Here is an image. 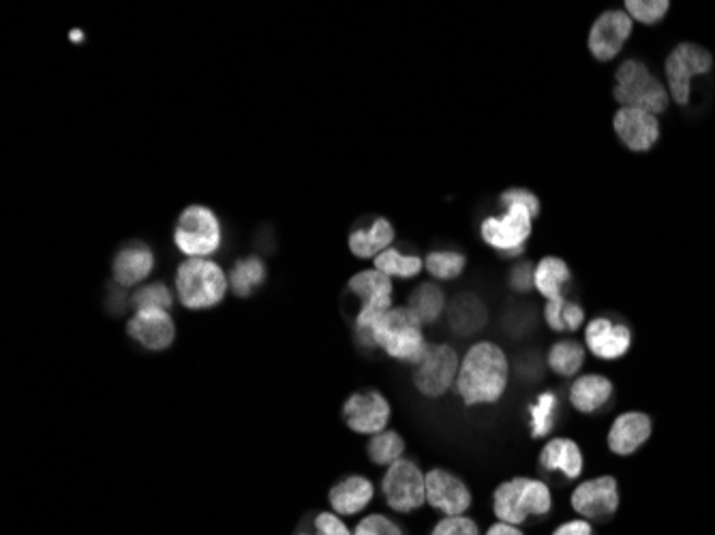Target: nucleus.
I'll list each match as a JSON object with an SVG mask.
<instances>
[{
  "mask_svg": "<svg viewBox=\"0 0 715 535\" xmlns=\"http://www.w3.org/2000/svg\"><path fill=\"white\" fill-rule=\"evenodd\" d=\"M424 259L418 255H405L398 249H386L375 257V270L386 275L388 279H413L422 272Z\"/></svg>",
  "mask_w": 715,
  "mask_h": 535,
  "instance_id": "7c9ffc66",
  "label": "nucleus"
},
{
  "mask_svg": "<svg viewBox=\"0 0 715 535\" xmlns=\"http://www.w3.org/2000/svg\"><path fill=\"white\" fill-rule=\"evenodd\" d=\"M486 306L474 294H461L448 306V323L455 334L472 336L486 323Z\"/></svg>",
  "mask_w": 715,
  "mask_h": 535,
  "instance_id": "393cba45",
  "label": "nucleus"
},
{
  "mask_svg": "<svg viewBox=\"0 0 715 535\" xmlns=\"http://www.w3.org/2000/svg\"><path fill=\"white\" fill-rule=\"evenodd\" d=\"M540 467L542 471L561 473L565 480H578L585 467L583 453L574 440L567 437H553L545 444L540 453Z\"/></svg>",
  "mask_w": 715,
  "mask_h": 535,
  "instance_id": "4be33fe9",
  "label": "nucleus"
},
{
  "mask_svg": "<svg viewBox=\"0 0 715 535\" xmlns=\"http://www.w3.org/2000/svg\"><path fill=\"white\" fill-rule=\"evenodd\" d=\"M613 382L604 375H580L578 380H574L570 385V403L578 413L591 416L598 413L600 409H604L611 398H613Z\"/></svg>",
  "mask_w": 715,
  "mask_h": 535,
  "instance_id": "5701e85b",
  "label": "nucleus"
},
{
  "mask_svg": "<svg viewBox=\"0 0 715 535\" xmlns=\"http://www.w3.org/2000/svg\"><path fill=\"white\" fill-rule=\"evenodd\" d=\"M296 535H314V534H311V532H307V530H305V532H303V530H301V532H298V534H296Z\"/></svg>",
  "mask_w": 715,
  "mask_h": 535,
  "instance_id": "a18cd8bd",
  "label": "nucleus"
},
{
  "mask_svg": "<svg viewBox=\"0 0 715 535\" xmlns=\"http://www.w3.org/2000/svg\"><path fill=\"white\" fill-rule=\"evenodd\" d=\"M375 349H384L393 360L416 367L429 349L420 319L407 306L391 308L375 328Z\"/></svg>",
  "mask_w": 715,
  "mask_h": 535,
  "instance_id": "20e7f679",
  "label": "nucleus"
},
{
  "mask_svg": "<svg viewBox=\"0 0 715 535\" xmlns=\"http://www.w3.org/2000/svg\"><path fill=\"white\" fill-rule=\"evenodd\" d=\"M72 39H74V43H80V39H84V33H80V30L72 33Z\"/></svg>",
  "mask_w": 715,
  "mask_h": 535,
  "instance_id": "c03bdc74",
  "label": "nucleus"
},
{
  "mask_svg": "<svg viewBox=\"0 0 715 535\" xmlns=\"http://www.w3.org/2000/svg\"><path fill=\"white\" fill-rule=\"evenodd\" d=\"M499 204H501L503 208H510V206H523V208H527L534 217L540 215V200H538L532 191H527V189H519V187H514V189L503 191L501 198H499Z\"/></svg>",
  "mask_w": 715,
  "mask_h": 535,
  "instance_id": "4c0bfd02",
  "label": "nucleus"
},
{
  "mask_svg": "<svg viewBox=\"0 0 715 535\" xmlns=\"http://www.w3.org/2000/svg\"><path fill=\"white\" fill-rule=\"evenodd\" d=\"M129 301H131V305L136 306V310H142V308L169 310L171 305H174L171 290L165 283H161V281L142 285Z\"/></svg>",
  "mask_w": 715,
  "mask_h": 535,
  "instance_id": "f704fd0d",
  "label": "nucleus"
},
{
  "mask_svg": "<svg viewBox=\"0 0 715 535\" xmlns=\"http://www.w3.org/2000/svg\"><path fill=\"white\" fill-rule=\"evenodd\" d=\"M585 345L600 360H620L633 347V330L611 317H596L585 328Z\"/></svg>",
  "mask_w": 715,
  "mask_h": 535,
  "instance_id": "dca6fc26",
  "label": "nucleus"
},
{
  "mask_svg": "<svg viewBox=\"0 0 715 535\" xmlns=\"http://www.w3.org/2000/svg\"><path fill=\"white\" fill-rule=\"evenodd\" d=\"M459 354L452 345H429L424 358L413 367V385L426 398H442L459 378Z\"/></svg>",
  "mask_w": 715,
  "mask_h": 535,
  "instance_id": "1a4fd4ad",
  "label": "nucleus"
},
{
  "mask_svg": "<svg viewBox=\"0 0 715 535\" xmlns=\"http://www.w3.org/2000/svg\"><path fill=\"white\" fill-rule=\"evenodd\" d=\"M651 437V418L642 411L622 413L609 431V450L617 457H630Z\"/></svg>",
  "mask_w": 715,
  "mask_h": 535,
  "instance_id": "aec40b11",
  "label": "nucleus"
},
{
  "mask_svg": "<svg viewBox=\"0 0 715 535\" xmlns=\"http://www.w3.org/2000/svg\"><path fill=\"white\" fill-rule=\"evenodd\" d=\"M508 378L510 365L503 349L493 341H480L461 360L455 390L468 407L495 405L508 387Z\"/></svg>",
  "mask_w": 715,
  "mask_h": 535,
  "instance_id": "f257e3e1",
  "label": "nucleus"
},
{
  "mask_svg": "<svg viewBox=\"0 0 715 535\" xmlns=\"http://www.w3.org/2000/svg\"><path fill=\"white\" fill-rule=\"evenodd\" d=\"M545 319L556 332H576L585 321V310L583 306L570 303L565 296H561L547 303Z\"/></svg>",
  "mask_w": 715,
  "mask_h": 535,
  "instance_id": "2f4dec72",
  "label": "nucleus"
},
{
  "mask_svg": "<svg viewBox=\"0 0 715 535\" xmlns=\"http://www.w3.org/2000/svg\"><path fill=\"white\" fill-rule=\"evenodd\" d=\"M553 535H596L593 527L589 521H567L563 525H559Z\"/></svg>",
  "mask_w": 715,
  "mask_h": 535,
  "instance_id": "79ce46f5",
  "label": "nucleus"
},
{
  "mask_svg": "<svg viewBox=\"0 0 715 535\" xmlns=\"http://www.w3.org/2000/svg\"><path fill=\"white\" fill-rule=\"evenodd\" d=\"M714 56L699 43H679L666 59L664 74L668 81V94L677 105H688L692 97V79L710 74Z\"/></svg>",
  "mask_w": 715,
  "mask_h": 535,
  "instance_id": "0eeeda50",
  "label": "nucleus"
},
{
  "mask_svg": "<svg viewBox=\"0 0 715 535\" xmlns=\"http://www.w3.org/2000/svg\"><path fill=\"white\" fill-rule=\"evenodd\" d=\"M354 535H405L400 525L384 514H371L362 519Z\"/></svg>",
  "mask_w": 715,
  "mask_h": 535,
  "instance_id": "e433bc0d",
  "label": "nucleus"
},
{
  "mask_svg": "<svg viewBox=\"0 0 715 535\" xmlns=\"http://www.w3.org/2000/svg\"><path fill=\"white\" fill-rule=\"evenodd\" d=\"M431 535H480V530L474 519H468L463 514V517H446L433 527Z\"/></svg>",
  "mask_w": 715,
  "mask_h": 535,
  "instance_id": "58836bf2",
  "label": "nucleus"
},
{
  "mask_svg": "<svg viewBox=\"0 0 715 535\" xmlns=\"http://www.w3.org/2000/svg\"><path fill=\"white\" fill-rule=\"evenodd\" d=\"M534 215L523 206L506 208L503 217H486L480 226L482 240L506 255H519L532 235Z\"/></svg>",
  "mask_w": 715,
  "mask_h": 535,
  "instance_id": "9b49d317",
  "label": "nucleus"
},
{
  "mask_svg": "<svg viewBox=\"0 0 715 535\" xmlns=\"http://www.w3.org/2000/svg\"><path fill=\"white\" fill-rule=\"evenodd\" d=\"M426 504L439 514L463 517L472 508V493L459 475L435 467L426 473Z\"/></svg>",
  "mask_w": 715,
  "mask_h": 535,
  "instance_id": "4468645a",
  "label": "nucleus"
},
{
  "mask_svg": "<svg viewBox=\"0 0 715 535\" xmlns=\"http://www.w3.org/2000/svg\"><path fill=\"white\" fill-rule=\"evenodd\" d=\"M557 411H559V398L556 392L547 390L540 392L538 398L527 407L529 413V431L534 440L549 437L556 429Z\"/></svg>",
  "mask_w": 715,
  "mask_h": 535,
  "instance_id": "c85d7f7f",
  "label": "nucleus"
},
{
  "mask_svg": "<svg viewBox=\"0 0 715 535\" xmlns=\"http://www.w3.org/2000/svg\"><path fill=\"white\" fill-rule=\"evenodd\" d=\"M613 129L622 144L633 153H647L655 147L660 138V123L653 114L635 110V107H622L615 114Z\"/></svg>",
  "mask_w": 715,
  "mask_h": 535,
  "instance_id": "f3484780",
  "label": "nucleus"
},
{
  "mask_svg": "<svg viewBox=\"0 0 715 535\" xmlns=\"http://www.w3.org/2000/svg\"><path fill=\"white\" fill-rule=\"evenodd\" d=\"M572 510L587 521H609L620 510V484L613 475L580 482L570 497Z\"/></svg>",
  "mask_w": 715,
  "mask_h": 535,
  "instance_id": "f8f14e48",
  "label": "nucleus"
},
{
  "mask_svg": "<svg viewBox=\"0 0 715 535\" xmlns=\"http://www.w3.org/2000/svg\"><path fill=\"white\" fill-rule=\"evenodd\" d=\"M375 497V486L369 477L352 473L341 477L328 493L330 508L339 517H356L360 514Z\"/></svg>",
  "mask_w": 715,
  "mask_h": 535,
  "instance_id": "6ab92c4d",
  "label": "nucleus"
},
{
  "mask_svg": "<svg viewBox=\"0 0 715 535\" xmlns=\"http://www.w3.org/2000/svg\"><path fill=\"white\" fill-rule=\"evenodd\" d=\"M486 535H525L516 525H508V523H495Z\"/></svg>",
  "mask_w": 715,
  "mask_h": 535,
  "instance_id": "37998d69",
  "label": "nucleus"
},
{
  "mask_svg": "<svg viewBox=\"0 0 715 535\" xmlns=\"http://www.w3.org/2000/svg\"><path fill=\"white\" fill-rule=\"evenodd\" d=\"M393 240H395L393 224L384 217H378L367 228H358L349 233V251L360 259H373L386 249H391Z\"/></svg>",
  "mask_w": 715,
  "mask_h": 535,
  "instance_id": "b1692460",
  "label": "nucleus"
},
{
  "mask_svg": "<svg viewBox=\"0 0 715 535\" xmlns=\"http://www.w3.org/2000/svg\"><path fill=\"white\" fill-rule=\"evenodd\" d=\"M549 369L559 378H574L585 365V347L576 341H559L547 356Z\"/></svg>",
  "mask_w": 715,
  "mask_h": 535,
  "instance_id": "c756f323",
  "label": "nucleus"
},
{
  "mask_svg": "<svg viewBox=\"0 0 715 535\" xmlns=\"http://www.w3.org/2000/svg\"><path fill=\"white\" fill-rule=\"evenodd\" d=\"M615 101L622 107H635L649 114H662L668 107V90L653 72L636 61H624L615 74Z\"/></svg>",
  "mask_w": 715,
  "mask_h": 535,
  "instance_id": "423d86ee",
  "label": "nucleus"
},
{
  "mask_svg": "<svg viewBox=\"0 0 715 535\" xmlns=\"http://www.w3.org/2000/svg\"><path fill=\"white\" fill-rule=\"evenodd\" d=\"M534 272L536 266L532 262H519L510 270V288L519 294H529L534 290Z\"/></svg>",
  "mask_w": 715,
  "mask_h": 535,
  "instance_id": "a19ab883",
  "label": "nucleus"
},
{
  "mask_svg": "<svg viewBox=\"0 0 715 535\" xmlns=\"http://www.w3.org/2000/svg\"><path fill=\"white\" fill-rule=\"evenodd\" d=\"M311 525L314 535H352L347 525L341 521L339 514L334 512H318L314 521H307Z\"/></svg>",
  "mask_w": 715,
  "mask_h": 535,
  "instance_id": "ea45409f",
  "label": "nucleus"
},
{
  "mask_svg": "<svg viewBox=\"0 0 715 535\" xmlns=\"http://www.w3.org/2000/svg\"><path fill=\"white\" fill-rule=\"evenodd\" d=\"M224 228L215 211L202 204L187 206L174 228V244L189 259H208L221 249Z\"/></svg>",
  "mask_w": 715,
  "mask_h": 535,
  "instance_id": "39448f33",
  "label": "nucleus"
},
{
  "mask_svg": "<svg viewBox=\"0 0 715 535\" xmlns=\"http://www.w3.org/2000/svg\"><path fill=\"white\" fill-rule=\"evenodd\" d=\"M468 266V257L459 251H431L424 257V268L433 279L452 281L463 275Z\"/></svg>",
  "mask_w": 715,
  "mask_h": 535,
  "instance_id": "72a5a7b5",
  "label": "nucleus"
},
{
  "mask_svg": "<svg viewBox=\"0 0 715 535\" xmlns=\"http://www.w3.org/2000/svg\"><path fill=\"white\" fill-rule=\"evenodd\" d=\"M230 288L226 270L213 259H184L176 270V294L189 310L221 305Z\"/></svg>",
  "mask_w": 715,
  "mask_h": 535,
  "instance_id": "7ed1b4c3",
  "label": "nucleus"
},
{
  "mask_svg": "<svg viewBox=\"0 0 715 535\" xmlns=\"http://www.w3.org/2000/svg\"><path fill=\"white\" fill-rule=\"evenodd\" d=\"M553 510L551 488L536 477H512L501 482L493 493V512L499 523L525 525L532 519H545Z\"/></svg>",
  "mask_w": 715,
  "mask_h": 535,
  "instance_id": "f03ea898",
  "label": "nucleus"
},
{
  "mask_svg": "<svg viewBox=\"0 0 715 535\" xmlns=\"http://www.w3.org/2000/svg\"><path fill=\"white\" fill-rule=\"evenodd\" d=\"M633 28H635L633 17L622 9H611V11H604L602 15H598L596 22L591 24L589 39H587L591 56L600 63H609V61L617 59L620 52L624 50L626 41L630 39Z\"/></svg>",
  "mask_w": 715,
  "mask_h": 535,
  "instance_id": "ddd939ff",
  "label": "nucleus"
},
{
  "mask_svg": "<svg viewBox=\"0 0 715 535\" xmlns=\"http://www.w3.org/2000/svg\"><path fill=\"white\" fill-rule=\"evenodd\" d=\"M382 493L398 514H411L426 504V475L409 459L391 464L382 477Z\"/></svg>",
  "mask_w": 715,
  "mask_h": 535,
  "instance_id": "6e6552de",
  "label": "nucleus"
},
{
  "mask_svg": "<svg viewBox=\"0 0 715 535\" xmlns=\"http://www.w3.org/2000/svg\"><path fill=\"white\" fill-rule=\"evenodd\" d=\"M127 334L146 352H165L176 339V323L167 310L142 308L127 321Z\"/></svg>",
  "mask_w": 715,
  "mask_h": 535,
  "instance_id": "2eb2a0df",
  "label": "nucleus"
},
{
  "mask_svg": "<svg viewBox=\"0 0 715 535\" xmlns=\"http://www.w3.org/2000/svg\"><path fill=\"white\" fill-rule=\"evenodd\" d=\"M343 418L345 424L358 433V435H378L386 431L391 418H393V407L388 398L373 387L354 392L345 405H343Z\"/></svg>",
  "mask_w": 715,
  "mask_h": 535,
  "instance_id": "9d476101",
  "label": "nucleus"
},
{
  "mask_svg": "<svg viewBox=\"0 0 715 535\" xmlns=\"http://www.w3.org/2000/svg\"><path fill=\"white\" fill-rule=\"evenodd\" d=\"M668 2L666 0H628L626 2V13L638 20L647 26L657 24L660 20H664V15L668 13Z\"/></svg>",
  "mask_w": 715,
  "mask_h": 535,
  "instance_id": "c9c22d12",
  "label": "nucleus"
},
{
  "mask_svg": "<svg viewBox=\"0 0 715 535\" xmlns=\"http://www.w3.org/2000/svg\"><path fill=\"white\" fill-rule=\"evenodd\" d=\"M570 281H572V272L561 257L549 255L538 262L536 272H534V288L547 301L561 298L563 290L570 285Z\"/></svg>",
  "mask_w": 715,
  "mask_h": 535,
  "instance_id": "a878e982",
  "label": "nucleus"
},
{
  "mask_svg": "<svg viewBox=\"0 0 715 535\" xmlns=\"http://www.w3.org/2000/svg\"><path fill=\"white\" fill-rule=\"evenodd\" d=\"M155 270V253L144 242H129L112 259V277L120 288L144 283Z\"/></svg>",
  "mask_w": 715,
  "mask_h": 535,
  "instance_id": "a211bd4d",
  "label": "nucleus"
},
{
  "mask_svg": "<svg viewBox=\"0 0 715 535\" xmlns=\"http://www.w3.org/2000/svg\"><path fill=\"white\" fill-rule=\"evenodd\" d=\"M268 270L266 264L259 257H242L239 262H234L232 270H230V290L239 296V298H251L264 283H266Z\"/></svg>",
  "mask_w": 715,
  "mask_h": 535,
  "instance_id": "bb28decb",
  "label": "nucleus"
},
{
  "mask_svg": "<svg viewBox=\"0 0 715 535\" xmlns=\"http://www.w3.org/2000/svg\"><path fill=\"white\" fill-rule=\"evenodd\" d=\"M407 308L420 319L422 326H431L446 310V294L437 283H420L411 292Z\"/></svg>",
  "mask_w": 715,
  "mask_h": 535,
  "instance_id": "cd10ccee",
  "label": "nucleus"
},
{
  "mask_svg": "<svg viewBox=\"0 0 715 535\" xmlns=\"http://www.w3.org/2000/svg\"><path fill=\"white\" fill-rule=\"evenodd\" d=\"M403 453H405V440L397 431H382L373 435L367 444V457L373 464L380 467L395 464L397 460L403 459Z\"/></svg>",
  "mask_w": 715,
  "mask_h": 535,
  "instance_id": "473e14b6",
  "label": "nucleus"
},
{
  "mask_svg": "<svg viewBox=\"0 0 715 535\" xmlns=\"http://www.w3.org/2000/svg\"><path fill=\"white\" fill-rule=\"evenodd\" d=\"M347 290L360 298V308H373V310H391L393 308V281L382 275L380 270H360L356 272L349 283Z\"/></svg>",
  "mask_w": 715,
  "mask_h": 535,
  "instance_id": "412c9836",
  "label": "nucleus"
}]
</instances>
